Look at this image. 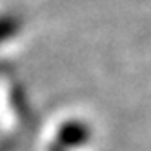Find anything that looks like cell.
Returning <instances> with one entry per match:
<instances>
[{
    "mask_svg": "<svg viewBox=\"0 0 151 151\" xmlns=\"http://www.w3.org/2000/svg\"><path fill=\"white\" fill-rule=\"evenodd\" d=\"M18 31V20L15 17H0V42L13 37Z\"/></svg>",
    "mask_w": 151,
    "mask_h": 151,
    "instance_id": "obj_2",
    "label": "cell"
},
{
    "mask_svg": "<svg viewBox=\"0 0 151 151\" xmlns=\"http://www.w3.org/2000/svg\"><path fill=\"white\" fill-rule=\"evenodd\" d=\"M86 135H88L86 129L78 122H69V124H64L62 129L58 131V142L64 146H77L84 142Z\"/></svg>",
    "mask_w": 151,
    "mask_h": 151,
    "instance_id": "obj_1",
    "label": "cell"
}]
</instances>
